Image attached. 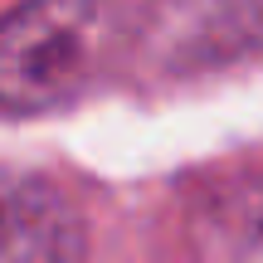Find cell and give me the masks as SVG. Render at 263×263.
I'll list each match as a JSON object with an SVG mask.
<instances>
[{"instance_id": "6da1fadb", "label": "cell", "mask_w": 263, "mask_h": 263, "mask_svg": "<svg viewBox=\"0 0 263 263\" xmlns=\"http://www.w3.org/2000/svg\"><path fill=\"white\" fill-rule=\"evenodd\" d=\"M112 10L83 0H39L0 20V107L49 112L93 83L107 54Z\"/></svg>"}, {"instance_id": "7a4b0ae2", "label": "cell", "mask_w": 263, "mask_h": 263, "mask_svg": "<svg viewBox=\"0 0 263 263\" xmlns=\"http://www.w3.org/2000/svg\"><path fill=\"white\" fill-rule=\"evenodd\" d=\"M83 219L49 180L0 166V263H78Z\"/></svg>"}]
</instances>
